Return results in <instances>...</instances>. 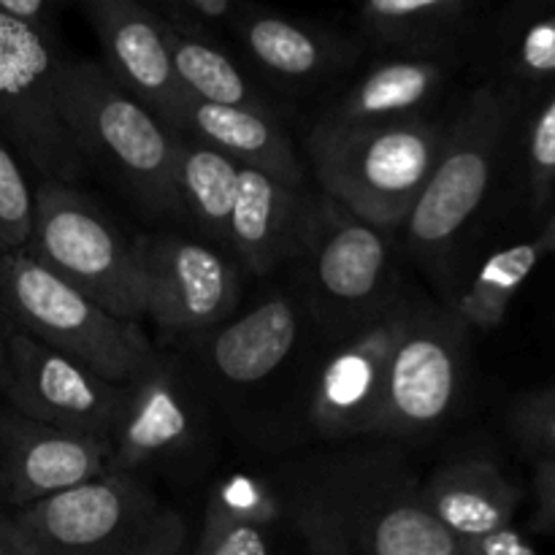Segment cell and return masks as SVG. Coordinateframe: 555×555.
Segmentation results:
<instances>
[{"label": "cell", "instance_id": "60d3db41", "mask_svg": "<svg viewBox=\"0 0 555 555\" xmlns=\"http://www.w3.org/2000/svg\"><path fill=\"white\" fill-rule=\"evenodd\" d=\"M182 555H190V553H182Z\"/></svg>", "mask_w": 555, "mask_h": 555}, {"label": "cell", "instance_id": "f546056e", "mask_svg": "<svg viewBox=\"0 0 555 555\" xmlns=\"http://www.w3.org/2000/svg\"><path fill=\"white\" fill-rule=\"evenodd\" d=\"M33 188L27 184L25 166L0 133V253L22 249L30 238Z\"/></svg>", "mask_w": 555, "mask_h": 555}, {"label": "cell", "instance_id": "8992f818", "mask_svg": "<svg viewBox=\"0 0 555 555\" xmlns=\"http://www.w3.org/2000/svg\"><path fill=\"white\" fill-rule=\"evenodd\" d=\"M33 260L57 274L114 318H144L135 238L70 182L41 179L33 190V222L25 247Z\"/></svg>", "mask_w": 555, "mask_h": 555}, {"label": "cell", "instance_id": "2e32d148", "mask_svg": "<svg viewBox=\"0 0 555 555\" xmlns=\"http://www.w3.org/2000/svg\"><path fill=\"white\" fill-rule=\"evenodd\" d=\"M198 439V404L184 374L157 358L125 385V401L112 434L106 475H135L144 466L179 459Z\"/></svg>", "mask_w": 555, "mask_h": 555}, {"label": "cell", "instance_id": "5bb4252c", "mask_svg": "<svg viewBox=\"0 0 555 555\" xmlns=\"http://www.w3.org/2000/svg\"><path fill=\"white\" fill-rule=\"evenodd\" d=\"M112 444L0 410V499L14 509L106 475Z\"/></svg>", "mask_w": 555, "mask_h": 555}, {"label": "cell", "instance_id": "d6986e66", "mask_svg": "<svg viewBox=\"0 0 555 555\" xmlns=\"http://www.w3.org/2000/svg\"><path fill=\"white\" fill-rule=\"evenodd\" d=\"M423 488L431 515L459 542L480 540L513 526L524 496L507 472L482 455H466L439 466Z\"/></svg>", "mask_w": 555, "mask_h": 555}, {"label": "cell", "instance_id": "7c38bea8", "mask_svg": "<svg viewBox=\"0 0 555 555\" xmlns=\"http://www.w3.org/2000/svg\"><path fill=\"white\" fill-rule=\"evenodd\" d=\"M415 301L401 293L377 318L336 345L318 369L309 393V423L325 439L374 437L383 415L390 358Z\"/></svg>", "mask_w": 555, "mask_h": 555}, {"label": "cell", "instance_id": "9a60e30c", "mask_svg": "<svg viewBox=\"0 0 555 555\" xmlns=\"http://www.w3.org/2000/svg\"><path fill=\"white\" fill-rule=\"evenodd\" d=\"M81 11L101 43L106 74L168 130L177 128L188 92L173 70L160 16L141 0H85Z\"/></svg>", "mask_w": 555, "mask_h": 555}, {"label": "cell", "instance_id": "9c48e42d", "mask_svg": "<svg viewBox=\"0 0 555 555\" xmlns=\"http://www.w3.org/2000/svg\"><path fill=\"white\" fill-rule=\"evenodd\" d=\"M63 65L57 30H38L0 14V133L33 173L74 182L87 163L60 114Z\"/></svg>", "mask_w": 555, "mask_h": 555}, {"label": "cell", "instance_id": "4fadbf2b", "mask_svg": "<svg viewBox=\"0 0 555 555\" xmlns=\"http://www.w3.org/2000/svg\"><path fill=\"white\" fill-rule=\"evenodd\" d=\"M11 410L30 421L87 434L112 444L125 401V385H114L74 358L41 345L20 331H5Z\"/></svg>", "mask_w": 555, "mask_h": 555}, {"label": "cell", "instance_id": "603a6c76", "mask_svg": "<svg viewBox=\"0 0 555 555\" xmlns=\"http://www.w3.org/2000/svg\"><path fill=\"white\" fill-rule=\"evenodd\" d=\"M448 63L421 57H393L374 65L352 90L331 108L325 122L379 125L421 117L442 90Z\"/></svg>", "mask_w": 555, "mask_h": 555}, {"label": "cell", "instance_id": "8fae6325", "mask_svg": "<svg viewBox=\"0 0 555 555\" xmlns=\"http://www.w3.org/2000/svg\"><path fill=\"white\" fill-rule=\"evenodd\" d=\"M144 314L166 334L201 336L233 318L238 271L215 244L179 233L135 238Z\"/></svg>", "mask_w": 555, "mask_h": 555}, {"label": "cell", "instance_id": "cb8c5ba5", "mask_svg": "<svg viewBox=\"0 0 555 555\" xmlns=\"http://www.w3.org/2000/svg\"><path fill=\"white\" fill-rule=\"evenodd\" d=\"M551 253H555V211H551L542 231L531 242L493 253L450 309L469 331L499 328L507 318L513 298Z\"/></svg>", "mask_w": 555, "mask_h": 555}, {"label": "cell", "instance_id": "83f0119b", "mask_svg": "<svg viewBox=\"0 0 555 555\" xmlns=\"http://www.w3.org/2000/svg\"><path fill=\"white\" fill-rule=\"evenodd\" d=\"M204 515L244 520V524H255L269 531L285 524V507H282L274 480L247 475V472H233L217 480L206 496Z\"/></svg>", "mask_w": 555, "mask_h": 555}, {"label": "cell", "instance_id": "ab89813d", "mask_svg": "<svg viewBox=\"0 0 555 555\" xmlns=\"http://www.w3.org/2000/svg\"><path fill=\"white\" fill-rule=\"evenodd\" d=\"M0 323H3V318H0Z\"/></svg>", "mask_w": 555, "mask_h": 555}, {"label": "cell", "instance_id": "e575fe53", "mask_svg": "<svg viewBox=\"0 0 555 555\" xmlns=\"http://www.w3.org/2000/svg\"><path fill=\"white\" fill-rule=\"evenodd\" d=\"M461 555H540L531 542L520 534L515 526L496 531V534L480 537V540L461 542Z\"/></svg>", "mask_w": 555, "mask_h": 555}, {"label": "cell", "instance_id": "ffe728a7", "mask_svg": "<svg viewBox=\"0 0 555 555\" xmlns=\"http://www.w3.org/2000/svg\"><path fill=\"white\" fill-rule=\"evenodd\" d=\"M173 133L193 135L238 166L269 173L287 188H301V160L271 112L217 106L188 95Z\"/></svg>", "mask_w": 555, "mask_h": 555}, {"label": "cell", "instance_id": "ba28073f", "mask_svg": "<svg viewBox=\"0 0 555 555\" xmlns=\"http://www.w3.org/2000/svg\"><path fill=\"white\" fill-rule=\"evenodd\" d=\"M515 103L507 90L482 85L450 122L444 146L406 217V247L423 260L442 258L486 204L513 128Z\"/></svg>", "mask_w": 555, "mask_h": 555}, {"label": "cell", "instance_id": "6da1fadb", "mask_svg": "<svg viewBox=\"0 0 555 555\" xmlns=\"http://www.w3.org/2000/svg\"><path fill=\"white\" fill-rule=\"evenodd\" d=\"M309 555H461L399 448H345L293 461L274 480Z\"/></svg>", "mask_w": 555, "mask_h": 555}, {"label": "cell", "instance_id": "ac0fdd59", "mask_svg": "<svg viewBox=\"0 0 555 555\" xmlns=\"http://www.w3.org/2000/svg\"><path fill=\"white\" fill-rule=\"evenodd\" d=\"M309 201L301 188H287L274 177L242 166L228 247L255 271L269 274L285 260L298 258L307 231Z\"/></svg>", "mask_w": 555, "mask_h": 555}, {"label": "cell", "instance_id": "277c9868", "mask_svg": "<svg viewBox=\"0 0 555 555\" xmlns=\"http://www.w3.org/2000/svg\"><path fill=\"white\" fill-rule=\"evenodd\" d=\"M0 318L5 328L33 336L114 385L133 383L160 358L139 323L114 318L25 249L0 253Z\"/></svg>", "mask_w": 555, "mask_h": 555}, {"label": "cell", "instance_id": "d6a6232c", "mask_svg": "<svg viewBox=\"0 0 555 555\" xmlns=\"http://www.w3.org/2000/svg\"><path fill=\"white\" fill-rule=\"evenodd\" d=\"M190 555H271L269 529L220 515H204L198 545Z\"/></svg>", "mask_w": 555, "mask_h": 555}, {"label": "cell", "instance_id": "52a82bcc", "mask_svg": "<svg viewBox=\"0 0 555 555\" xmlns=\"http://www.w3.org/2000/svg\"><path fill=\"white\" fill-rule=\"evenodd\" d=\"M298 260L307 314L341 339L401 296L388 233L358 220L328 195L309 201Z\"/></svg>", "mask_w": 555, "mask_h": 555}, {"label": "cell", "instance_id": "4316f807", "mask_svg": "<svg viewBox=\"0 0 555 555\" xmlns=\"http://www.w3.org/2000/svg\"><path fill=\"white\" fill-rule=\"evenodd\" d=\"M502 60L509 76L534 87L555 85V9L529 5L504 22Z\"/></svg>", "mask_w": 555, "mask_h": 555}, {"label": "cell", "instance_id": "30bf717a", "mask_svg": "<svg viewBox=\"0 0 555 555\" xmlns=\"http://www.w3.org/2000/svg\"><path fill=\"white\" fill-rule=\"evenodd\" d=\"M469 358V328L453 309L417 304L390 358L383 415L374 437L431 434L453 415Z\"/></svg>", "mask_w": 555, "mask_h": 555}, {"label": "cell", "instance_id": "484cf974", "mask_svg": "<svg viewBox=\"0 0 555 555\" xmlns=\"http://www.w3.org/2000/svg\"><path fill=\"white\" fill-rule=\"evenodd\" d=\"M163 22V20H160ZM168 52H171L173 70L190 98L217 106H238L269 112L263 98L258 95L247 76L242 74L236 63L211 41L209 36H195V33L179 30V27L163 22Z\"/></svg>", "mask_w": 555, "mask_h": 555}, {"label": "cell", "instance_id": "7a4b0ae2", "mask_svg": "<svg viewBox=\"0 0 555 555\" xmlns=\"http://www.w3.org/2000/svg\"><path fill=\"white\" fill-rule=\"evenodd\" d=\"M448 128L412 117L379 125L318 122L307 155L323 195L379 231L404 228L431 179Z\"/></svg>", "mask_w": 555, "mask_h": 555}, {"label": "cell", "instance_id": "f1b7e54d", "mask_svg": "<svg viewBox=\"0 0 555 555\" xmlns=\"http://www.w3.org/2000/svg\"><path fill=\"white\" fill-rule=\"evenodd\" d=\"M526 195L534 217H551L555 206V85L545 87L526 128Z\"/></svg>", "mask_w": 555, "mask_h": 555}, {"label": "cell", "instance_id": "836d02e7", "mask_svg": "<svg viewBox=\"0 0 555 555\" xmlns=\"http://www.w3.org/2000/svg\"><path fill=\"white\" fill-rule=\"evenodd\" d=\"M534 461V513L531 529L537 534L555 531V455H542Z\"/></svg>", "mask_w": 555, "mask_h": 555}, {"label": "cell", "instance_id": "d4e9b609", "mask_svg": "<svg viewBox=\"0 0 555 555\" xmlns=\"http://www.w3.org/2000/svg\"><path fill=\"white\" fill-rule=\"evenodd\" d=\"M242 166L222 152L211 150L193 135L177 133L173 184L179 206L201 231L215 242L228 244V222L233 215Z\"/></svg>", "mask_w": 555, "mask_h": 555}, {"label": "cell", "instance_id": "f35d334b", "mask_svg": "<svg viewBox=\"0 0 555 555\" xmlns=\"http://www.w3.org/2000/svg\"><path fill=\"white\" fill-rule=\"evenodd\" d=\"M5 513V509H3V499H0V515H3Z\"/></svg>", "mask_w": 555, "mask_h": 555}, {"label": "cell", "instance_id": "b9f144b4", "mask_svg": "<svg viewBox=\"0 0 555 555\" xmlns=\"http://www.w3.org/2000/svg\"><path fill=\"white\" fill-rule=\"evenodd\" d=\"M553 211H555V206H553Z\"/></svg>", "mask_w": 555, "mask_h": 555}, {"label": "cell", "instance_id": "8d00e7d4", "mask_svg": "<svg viewBox=\"0 0 555 555\" xmlns=\"http://www.w3.org/2000/svg\"><path fill=\"white\" fill-rule=\"evenodd\" d=\"M0 555H49L11 513L0 515Z\"/></svg>", "mask_w": 555, "mask_h": 555}, {"label": "cell", "instance_id": "1f68e13d", "mask_svg": "<svg viewBox=\"0 0 555 555\" xmlns=\"http://www.w3.org/2000/svg\"><path fill=\"white\" fill-rule=\"evenodd\" d=\"M146 5L168 25L209 38L217 27H236L247 9L238 0H146Z\"/></svg>", "mask_w": 555, "mask_h": 555}, {"label": "cell", "instance_id": "3957f363", "mask_svg": "<svg viewBox=\"0 0 555 555\" xmlns=\"http://www.w3.org/2000/svg\"><path fill=\"white\" fill-rule=\"evenodd\" d=\"M60 114L87 166L103 168L144 211L182 215L173 184L177 133L128 95L101 63L65 57Z\"/></svg>", "mask_w": 555, "mask_h": 555}, {"label": "cell", "instance_id": "7402d4cb", "mask_svg": "<svg viewBox=\"0 0 555 555\" xmlns=\"http://www.w3.org/2000/svg\"><path fill=\"white\" fill-rule=\"evenodd\" d=\"M236 33L258 68L280 81L301 85L323 79L339 68V63H345V41L323 27L293 20L280 11L247 3L242 20L236 22Z\"/></svg>", "mask_w": 555, "mask_h": 555}, {"label": "cell", "instance_id": "5b68a950", "mask_svg": "<svg viewBox=\"0 0 555 555\" xmlns=\"http://www.w3.org/2000/svg\"><path fill=\"white\" fill-rule=\"evenodd\" d=\"M49 555H182L188 520L135 475H103L14 509Z\"/></svg>", "mask_w": 555, "mask_h": 555}, {"label": "cell", "instance_id": "74e56055", "mask_svg": "<svg viewBox=\"0 0 555 555\" xmlns=\"http://www.w3.org/2000/svg\"><path fill=\"white\" fill-rule=\"evenodd\" d=\"M5 323H0V390L5 393L9 385V347H5Z\"/></svg>", "mask_w": 555, "mask_h": 555}, {"label": "cell", "instance_id": "e0dca14e", "mask_svg": "<svg viewBox=\"0 0 555 555\" xmlns=\"http://www.w3.org/2000/svg\"><path fill=\"white\" fill-rule=\"evenodd\" d=\"M307 307L287 293H274L258 307L201 334V361L225 388H255L274 377L298 350Z\"/></svg>", "mask_w": 555, "mask_h": 555}, {"label": "cell", "instance_id": "44dd1931", "mask_svg": "<svg viewBox=\"0 0 555 555\" xmlns=\"http://www.w3.org/2000/svg\"><path fill=\"white\" fill-rule=\"evenodd\" d=\"M469 0H372L358 9L363 36L404 57L448 63L475 30Z\"/></svg>", "mask_w": 555, "mask_h": 555}, {"label": "cell", "instance_id": "4dcf8cb0", "mask_svg": "<svg viewBox=\"0 0 555 555\" xmlns=\"http://www.w3.org/2000/svg\"><path fill=\"white\" fill-rule=\"evenodd\" d=\"M507 423L526 455H555V385L520 393L509 406Z\"/></svg>", "mask_w": 555, "mask_h": 555}, {"label": "cell", "instance_id": "d590c367", "mask_svg": "<svg viewBox=\"0 0 555 555\" xmlns=\"http://www.w3.org/2000/svg\"><path fill=\"white\" fill-rule=\"evenodd\" d=\"M0 14L38 30H57V3L54 0H0Z\"/></svg>", "mask_w": 555, "mask_h": 555}]
</instances>
